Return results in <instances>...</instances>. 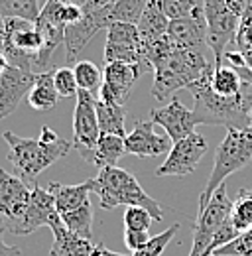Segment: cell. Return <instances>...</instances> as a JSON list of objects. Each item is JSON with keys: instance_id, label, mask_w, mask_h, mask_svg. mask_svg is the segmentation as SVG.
I'll return each instance as SVG.
<instances>
[{"instance_id": "cell-15", "label": "cell", "mask_w": 252, "mask_h": 256, "mask_svg": "<svg viewBox=\"0 0 252 256\" xmlns=\"http://www.w3.org/2000/svg\"><path fill=\"white\" fill-rule=\"evenodd\" d=\"M150 120L164 128L172 142H178V140L189 136L191 132H195V126L199 124L197 118H195L193 108H188L176 96H172V100L166 106L152 108L150 110Z\"/></svg>"}, {"instance_id": "cell-4", "label": "cell", "mask_w": 252, "mask_h": 256, "mask_svg": "<svg viewBox=\"0 0 252 256\" xmlns=\"http://www.w3.org/2000/svg\"><path fill=\"white\" fill-rule=\"evenodd\" d=\"M93 192L98 195L100 207L106 211H112L118 205H126V207L136 205V207L148 209L154 221H164L162 205L144 192L138 180L130 172L122 170L120 166L100 168L98 176L94 178Z\"/></svg>"}, {"instance_id": "cell-21", "label": "cell", "mask_w": 252, "mask_h": 256, "mask_svg": "<svg viewBox=\"0 0 252 256\" xmlns=\"http://www.w3.org/2000/svg\"><path fill=\"white\" fill-rule=\"evenodd\" d=\"M54 232V246L50 250L52 256H91L94 250V242L81 234L71 232L63 221L52 226Z\"/></svg>"}, {"instance_id": "cell-27", "label": "cell", "mask_w": 252, "mask_h": 256, "mask_svg": "<svg viewBox=\"0 0 252 256\" xmlns=\"http://www.w3.org/2000/svg\"><path fill=\"white\" fill-rule=\"evenodd\" d=\"M244 87L242 77L238 75V71L234 67H226V65H215L213 77H211V89L222 96H234L238 95Z\"/></svg>"}, {"instance_id": "cell-31", "label": "cell", "mask_w": 252, "mask_h": 256, "mask_svg": "<svg viewBox=\"0 0 252 256\" xmlns=\"http://www.w3.org/2000/svg\"><path fill=\"white\" fill-rule=\"evenodd\" d=\"M75 79H77V85L79 89L83 91H89V93H96L102 85V71L89 60H81L77 62L75 67Z\"/></svg>"}, {"instance_id": "cell-37", "label": "cell", "mask_w": 252, "mask_h": 256, "mask_svg": "<svg viewBox=\"0 0 252 256\" xmlns=\"http://www.w3.org/2000/svg\"><path fill=\"white\" fill-rule=\"evenodd\" d=\"M152 213L144 207H126L124 211V228H132V230H150L152 226Z\"/></svg>"}, {"instance_id": "cell-26", "label": "cell", "mask_w": 252, "mask_h": 256, "mask_svg": "<svg viewBox=\"0 0 252 256\" xmlns=\"http://www.w3.org/2000/svg\"><path fill=\"white\" fill-rule=\"evenodd\" d=\"M96 120H98V130L100 134H114V136H126L124 122L126 110L124 106L102 102L96 98Z\"/></svg>"}, {"instance_id": "cell-22", "label": "cell", "mask_w": 252, "mask_h": 256, "mask_svg": "<svg viewBox=\"0 0 252 256\" xmlns=\"http://www.w3.org/2000/svg\"><path fill=\"white\" fill-rule=\"evenodd\" d=\"M136 26H138V32L144 40V46L168 36L170 18L166 16L160 0H148V4H146V8H144Z\"/></svg>"}, {"instance_id": "cell-12", "label": "cell", "mask_w": 252, "mask_h": 256, "mask_svg": "<svg viewBox=\"0 0 252 256\" xmlns=\"http://www.w3.org/2000/svg\"><path fill=\"white\" fill-rule=\"evenodd\" d=\"M205 4V22H207V44L215 54V65L222 64L224 48L234 42L240 18L234 16L224 0H203Z\"/></svg>"}, {"instance_id": "cell-39", "label": "cell", "mask_w": 252, "mask_h": 256, "mask_svg": "<svg viewBox=\"0 0 252 256\" xmlns=\"http://www.w3.org/2000/svg\"><path fill=\"white\" fill-rule=\"evenodd\" d=\"M224 4L238 18H244L250 14V0H224Z\"/></svg>"}, {"instance_id": "cell-17", "label": "cell", "mask_w": 252, "mask_h": 256, "mask_svg": "<svg viewBox=\"0 0 252 256\" xmlns=\"http://www.w3.org/2000/svg\"><path fill=\"white\" fill-rule=\"evenodd\" d=\"M152 120H138L134 124V130L124 136L126 154H132L136 158H156L172 150L170 136H162L154 130Z\"/></svg>"}, {"instance_id": "cell-33", "label": "cell", "mask_w": 252, "mask_h": 256, "mask_svg": "<svg viewBox=\"0 0 252 256\" xmlns=\"http://www.w3.org/2000/svg\"><path fill=\"white\" fill-rule=\"evenodd\" d=\"M234 46L236 52H240V56L244 58L246 67L252 69V16L240 18V26L234 38Z\"/></svg>"}, {"instance_id": "cell-2", "label": "cell", "mask_w": 252, "mask_h": 256, "mask_svg": "<svg viewBox=\"0 0 252 256\" xmlns=\"http://www.w3.org/2000/svg\"><path fill=\"white\" fill-rule=\"evenodd\" d=\"M193 95L195 118L199 124H220L228 128H248L250 124L252 85L244 83L242 91L234 96L217 95L211 89V81L199 83L189 89Z\"/></svg>"}, {"instance_id": "cell-42", "label": "cell", "mask_w": 252, "mask_h": 256, "mask_svg": "<svg viewBox=\"0 0 252 256\" xmlns=\"http://www.w3.org/2000/svg\"><path fill=\"white\" fill-rule=\"evenodd\" d=\"M112 2H116V0H85V4H89V6H108Z\"/></svg>"}, {"instance_id": "cell-45", "label": "cell", "mask_w": 252, "mask_h": 256, "mask_svg": "<svg viewBox=\"0 0 252 256\" xmlns=\"http://www.w3.org/2000/svg\"><path fill=\"white\" fill-rule=\"evenodd\" d=\"M0 136H2V132H0Z\"/></svg>"}, {"instance_id": "cell-41", "label": "cell", "mask_w": 252, "mask_h": 256, "mask_svg": "<svg viewBox=\"0 0 252 256\" xmlns=\"http://www.w3.org/2000/svg\"><path fill=\"white\" fill-rule=\"evenodd\" d=\"M91 256H128V254H120V252H112L110 248H106L102 242H96L94 244V250Z\"/></svg>"}, {"instance_id": "cell-30", "label": "cell", "mask_w": 252, "mask_h": 256, "mask_svg": "<svg viewBox=\"0 0 252 256\" xmlns=\"http://www.w3.org/2000/svg\"><path fill=\"white\" fill-rule=\"evenodd\" d=\"M148 0H116L110 4V20L112 24L126 22V24H138Z\"/></svg>"}, {"instance_id": "cell-20", "label": "cell", "mask_w": 252, "mask_h": 256, "mask_svg": "<svg viewBox=\"0 0 252 256\" xmlns=\"http://www.w3.org/2000/svg\"><path fill=\"white\" fill-rule=\"evenodd\" d=\"M48 190L54 195L58 213L65 215V213H71V211L91 203L89 193L94 190V180H87V182L75 184V186H65V184L52 182V184H48Z\"/></svg>"}, {"instance_id": "cell-32", "label": "cell", "mask_w": 252, "mask_h": 256, "mask_svg": "<svg viewBox=\"0 0 252 256\" xmlns=\"http://www.w3.org/2000/svg\"><path fill=\"white\" fill-rule=\"evenodd\" d=\"M166 16L170 20H182L193 16L203 8V0H160Z\"/></svg>"}, {"instance_id": "cell-44", "label": "cell", "mask_w": 252, "mask_h": 256, "mask_svg": "<svg viewBox=\"0 0 252 256\" xmlns=\"http://www.w3.org/2000/svg\"><path fill=\"white\" fill-rule=\"evenodd\" d=\"M250 124H252V104H250Z\"/></svg>"}, {"instance_id": "cell-11", "label": "cell", "mask_w": 252, "mask_h": 256, "mask_svg": "<svg viewBox=\"0 0 252 256\" xmlns=\"http://www.w3.org/2000/svg\"><path fill=\"white\" fill-rule=\"evenodd\" d=\"M77 104L73 112V148L87 162L93 160L94 146L100 138L98 120H96V98L93 93L79 89Z\"/></svg>"}, {"instance_id": "cell-13", "label": "cell", "mask_w": 252, "mask_h": 256, "mask_svg": "<svg viewBox=\"0 0 252 256\" xmlns=\"http://www.w3.org/2000/svg\"><path fill=\"white\" fill-rule=\"evenodd\" d=\"M207 140L203 134L199 132H191L189 136L178 140L172 144V150L168 154V158L164 164L156 170L158 178H166V176H176V178H184L191 174L201 158L207 154Z\"/></svg>"}, {"instance_id": "cell-29", "label": "cell", "mask_w": 252, "mask_h": 256, "mask_svg": "<svg viewBox=\"0 0 252 256\" xmlns=\"http://www.w3.org/2000/svg\"><path fill=\"white\" fill-rule=\"evenodd\" d=\"M62 217L63 224L75 232V234H81L85 238H91L93 236V205L87 203L71 213H65V215H60Z\"/></svg>"}, {"instance_id": "cell-1", "label": "cell", "mask_w": 252, "mask_h": 256, "mask_svg": "<svg viewBox=\"0 0 252 256\" xmlns=\"http://www.w3.org/2000/svg\"><path fill=\"white\" fill-rule=\"evenodd\" d=\"M146 60L154 67L152 95L156 100H168L180 89H191L211 81L215 67L205 60V54L178 48L168 36L146 44Z\"/></svg>"}, {"instance_id": "cell-24", "label": "cell", "mask_w": 252, "mask_h": 256, "mask_svg": "<svg viewBox=\"0 0 252 256\" xmlns=\"http://www.w3.org/2000/svg\"><path fill=\"white\" fill-rule=\"evenodd\" d=\"M126 154L124 138L122 136H114V134H100L96 146L93 152V160L98 170L100 168H110V166H118L120 158Z\"/></svg>"}, {"instance_id": "cell-34", "label": "cell", "mask_w": 252, "mask_h": 256, "mask_svg": "<svg viewBox=\"0 0 252 256\" xmlns=\"http://www.w3.org/2000/svg\"><path fill=\"white\" fill-rule=\"evenodd\" d=\"M54 85L58 89V95L63 96V98L77 96V93H79L75 71L71 67H60V69L54 71Z\"/></svg>"}, {"instance_id": "cell-43", "label": "cell", "mask_w": 252, "mask_h": 256, "mask_svg": "<svg viewBox=\"0 0 252 256\" xmlns=\"http://www.w3.org/2000/svg\"><path fill=\"white\" fill-rule=\"evenodd\" d=\"M4 32V18H0V36Z\"/></svg>"}, {"instance_id": "cell-38", "label": "cell", "mask_w": 252, "mask_h": 256, "mask_svg": "<svg viewBox=\"0 0 252 256\" xmlns=\"http://www.w3.org/2000/svg\"><path fill=\"white\" fill-rule=\"evenodd\" d=\"M150 240H152L150 230H132V228H124V244H126V248L132 250V252L144 248Z\"/></svg>"}, {"instance_id": "cell-36", "label": "cell", "mask_w": 252, "mask_h": 256, "mask_svg": "<svg viewBox=\"0 0 252 256\" xmlns=\"http://www.w3.org/2000/svg\"><path fill=\"white\" fill-rule=\"evenodd\" d=\"M178 230H180V224L170 226L168 230H164V232H160V234H156V236H152V240H150L144 248L132 252V256H162V252H164L166 246L172 242V238L176 236Z\"/></svg>"}, {"instance_id": "cell-3", "label": "cell", "mask_w": 252, "mask_h": 256, "mask_svg": "<svg viewBox=\"0 0 252 256\" xmlns=\"http://www.w3.org/2000/svg\"><path fill=\"white\" fill-rule=\"evenodd\" d=\"M2 138L8 142V162L14 166L16 176H20L30 186H36L38 176L67 156V152L73 148V142L63 138L46 142L42 138H22L14 132H4Z\"/></svg>"}, {"instance_id": "cell-18", "label": "cell", "mask_w": 252, "mask_h": 256, "mask_svg": "<svg viewBox=\"0 0 252 256\" xmlns=\"http://www.w3.org/2000/svg\"><path fill=\"white\" fill-rule=\"evenodd\" d=\"M168 38L174 46L186 48L191 52H201L207 44V22H205V4L193 16L182 20H170Z\"/></svg>"}, {"instance_id": "cell-28", "label": "cell", "mask_w": 252, "mask_h": 256, "mask_svg": "<svg viewBox=\"0 0 252 256\" xmlns=\"http://www.w3.org/2000/svg\"><path fill=\"white\" fill-rule=\"evenodd\" d=\"M40 0H0V18H20L36 22L40 16Z\"/></svg>"}, {"instance_id": "cell-19", "label": "cell", "mask_w": 252, "mask_h": 256, "mask_svg": "<svg viewBox=\"0 0 252 256\" xmlns=\"http://www.w3.org/2000/svg\"><path fill=\"white\" fill-rule=\"evenodd\" d=\"M62 221L54 195L50 193L48 188L42 186H34L32 188V199L26 211V221H24V234H30L34 230H38L40 226H54Z\"/></svg>"}, {"instance_id": "cell-10", "label": "cell", "mask_w": 252, "mask_h": 256, "mask_svg": "<svg viewBox=\"0 0 252 256\" xmlns=\"http://www.w3.org/2000/svg\"><path fill=\"white\" fill-rule=\"evenodd\" d=\"M112 26L110 20V4L108 6H89L83 4V18L65 28V60L67 64H77L79 54L87 48V44L102 30Z\"/></svg>"}, {"instance_id": "cell-40", "label": "cell", "mask_w": 252, "mask_h": 256, "mask_svg": "<svg viewBox=\"0 0 252 256\" xmlns=\"http://www.w3.org/2000/svg\"><path fill=\"white\" fill-rule=\"evenodd\" d=\"M2 232H4V228L0 226V256H22L20 246H10V244H6V242H4Z\"/></svg>"}, {"instance_id": "cell-25", "label": "cell", "mask_w": 252, "mask_h": 256, "mask_svg": "<svg viewBox=\"0 0 252 256\" xmlns=\"http://www.w3.org/2000/svg\"><path fill=\"white\" fill-rule=\"evenodd\" d=\"M226 224L234 232V236L252 228V190H240L232 199L230 213L226 217Z\"/></svg>"}, {"instance_id": "cell-23", "label": "cell", "mask_w": 252, "mask_h": 256, "mask_svg": "<svg viewBox=\"0 0 252 256\" xmlns=\"http://www.w3.org/2000/svg\"><path fill=\"white\" fill-rule=\"evenodd\" d=\"M54 71L56 69H48L36 75L34 87L28 93V102L32 108L36 110H52L58 106V89L54 85Z\"/></svg>"}, {"instance_id": "cell-7", "label": "cell", "mask_w": 252, "mask_h": 256, "mask_svg": "<svg viewBox=\"0 0 252 256\" xmlns=\"http://www.w3.org/2000/svg\"><path fill=\"white\" fill-rule=\"evenodd\" d=\"M32 188L20 176L0 168V226L12 234H24L26 211L32 199Z\"/></svg>"}, {"instance_id": "cell-9", "label": "cell", "mask_w": 252, "mask_h": 256, "mask_svg": "<svg viewBox=\"0 0 252 256\" xmlns=\"http://www.w3.org/2000/svg\"><path fill=\"white\" fill-rule=\"evenodd\" d=\"M106 64H128L148 69L150 64L146 60V46L138 32L136 24L116 22L106 28V48L102 54Z\"/></svg>"}, {"instance_id": "cell-6", "label": "cell", "mask_w": 252, "mask_h": 256, "mask_svg": "<svg viewBox=\"0 0 252 256\" xmlns=\"http://www.w3.org/2000/svg\"><path fill=\"white\" fill-rule=\"evenodd\" d=\"M0 44L4 48V56L8 64L20 67L24 71H38V58L44 48V36L38 30L36 22L20 20V18H6L4 32L0 36Z\"/></svg>"}, {"instance_id": "cell-8", "label": "cell", "mask_w": 252, "mask_h": 256, "mask_svg": "<svg viewBox=\"0 0 252 256\" xmlns=\"http://www.w3.org/2000/svg\"><path fill=\"white\" fill-rule=\"evenodd\" d=\"M230 207H232V201L226 193V186L220 184L217 192L213 193V197L209 199V203L203 209H199L195 230H193V246L189 256H207V250L215 234L219 232V228L224 224L230 213Z\"/></svg>"}, {"instance_id": "cell-14", "label": "cell", "mask_w": 252, "mask_h": 256, "mask_svg": "<svg viewBox=\"0 0 252 256\" xmlns=\"http://www.w3.org/2000/svg\"><path fill=\"white\" fill-rule=\"evenodd\" d=\"M142 67L128 64H106L102 71V85L98 89V100L124 106L126 100L130 98L132 87L136 85L140 77Z\"/></svg>"}, {"instance_id": "cell-5", "label": "cell", "mask_w": 252, "mask_h": 256, "mask_svg": "<svg viewBox=\"0 0 252 256\" xmlns=\"http://www.w3.org/2000/svg\"><path fill=\"white\" fill-rule=\"evenodd\" d=\"M252 160V126L228 128L224 138L220 140L215 152L213 172L199 195V209H203L220 184L226 182L228 176L246 168Z\"/></svg>"}, {"instance_id": "cell-35", "label": "cell", "mask_w": 252, "mask_h": 256, "mask_svg": "<svg viewBox=\"0 0 252 256\" xmlns=\"http://www.w3.org/2000/svg\"><path fill=\"white\" fill-rule=\"evenodd\" d=\"M213 256H252V228L238 234L228 244L217 248Z\"/></svg>"}, {"instance_id": "cell-16", "label": "cell", "mask_w": 252, "mask_h": 256, "mask_svg": "<svg viewBox=\"0 0 252 256\" xmlns=\"http://www.w3.org/2000/svg\"><path fill=\"white\" fill-rule=\"evenodd\" d=\"M36 75L38 73L24 71L14 65H8L0 73V118H6L20 106L24 96H28L34 87Z\"/></svg>"}]
</instances>
